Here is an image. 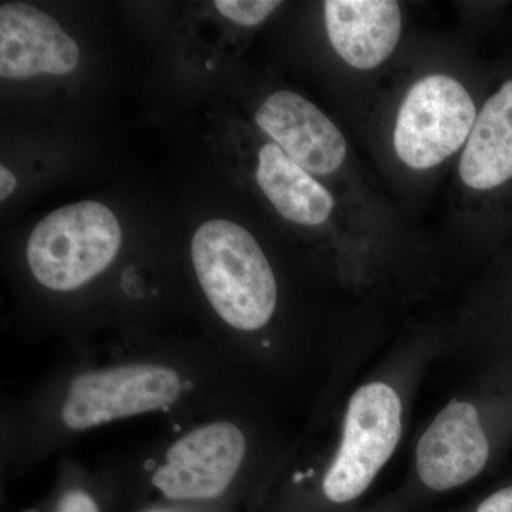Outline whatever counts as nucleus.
<instances>
[{
  "label": "nucleus",
  "instance_id": "obj_5",
  "mask_svg": "<svg viewBox=\"0 0 512 512\" xmlns=\"http://www.w3.org/2000/svg\"><path fill=\"white\" fill-rule=\"evenodd\" d=\"M180 393V376L170 367L127 365L84 373L73 380L62 417L70 429H92L110 421L167 409Z\"/></svg>",
  "mask_w": 512,
  "mask_h": 512
},
{
  "label": "nucleus",
  "instance_id": "obj_1",
  "mask_svg": "<svg viewBox=\"0 0 512 512\" xmlns=\"http://www.w3.org/2000/svg\"><path fill=\"white\" fill-rule=\"evenodd\" d=\"M191 258L208 302L229 326L256 330L271 320L278 285L251 232L237 222H205L192 238Z\"/></svg>",
  "mask_w": 512,
  "mask_h": 512
},
{
  "label": "nucleus",
  "instance_id": "obj_8",
  "mask_svg": "<svg viewBox=\"0 0 512 512\" xmlns=\"http://www.w3.org/2000/svg\"><path fill=\"white\" fill-rule=\"evenodd\" d=\"M488 456L490 444L476 407L453 400L420 437L417 474L427 488L443 493L476 478Z\"/></svg>",
  "mask_w": 512,
  "mask_h": 512
},
{
  "label": "nucleus",
  "instance_id": "obj_4",
  "mask_svg": "<svg viewBox=\"0 0 512 512\" xmlns=\"http://www.w3.org/2000/svg\"><path fill=\"white\" fill-rule=\"evenodd\" d=\"M403 430V404L389 384L373 382L357 389L346 410L338 454L323 478V493L348 504L367 488L392 458Z\"/></svg>",
  "mask_w": 512,
  "mask_h": 512
},
{
  "label": "nucleus",
  "instance_id": "obj_12",
  "mask_svg": "<svg viewBox=\"0 0 512 512\" xmlns=\"http://www.w3.org/2000/svg\"><path fill=\"white\" fill-rule=\"evenodd\" d=\"M256 183L272 207L286 221L303 227H320L336 211L332 192L315 175L293 163L274 143L259 148Z\"/></svg>",
  "mask_w": 512,
  "mask_h": 512
},
{
  "label": "nucleus",
  "instance_id": "obj_14",
  "mask_svg": "<svg viewBox=\"0 0 512 512\" xmlns=\"http://www.w3.org/2000/svg\"><path fill=\"white\" fill-rule=\"evenodd\" d=\"M57 512H99L93 498L83 491H72L64 495Z\"/></svg>",
  "mask_w": 512,
  "mask_h": 512
},
{
  "label": "nucleus",
  "instance_id": "obj_16",
  "mask_svg": "<svg viewBox=\"0 0 512 512\" xmlns=\"http://www.w3.org/2000/svg\"><path fill=\"white\" fill-rule=\"evenodd\" d=\"M16 177L12 171L8 170L5 165L0 167V200L5 201L6 198L15 191Z\"/></svg>",
  "mask_w": 512,
  "mask_h": 512
},
{
  "label": "nucleus",
  "instance_id": "obj_11",
  "mask_svg": "<svg viewBox=\"0 0 512 512\" xmlns=\"http://www.w3.org/2000/svg\"><path fill=\"white\" fill-rule=\"evenodd\" d=\"M457 173L468 191L512 195V73L500 80L478 109Z\"/></svg>",
  "mask_w": 512,
  "mask_h": 512
},
{
  "label": "nucleus",
  "instance_id": "obj_7",
  "mask_svg": "<svg viewBox=\"0 0 512 512\" xmlns=\"http://www.w3.org/2000/svg\"><path fill=\"white\" fill-rule=\"evenodd\" d=\"M255 121L293 163L312 175L335 174L348 160L345 134L301 94H269L256 110Z\"/></svg>",
  "mask_w": 512,
  "mask_h": 512
},
{
  "label": "nucleus",
  "instance_id": "obj_9",
  "mask_svg": "<svg viewBox=\"0 0 512 512\" xmlns=\"http://www.w3.org/2000/svg\"><path fill=\"white\" fill-rule=\"evenodd\" d=\"M80 60L76 40L52 16L26 3L0 6V76L22 80L72 73Z\"/></svg>",
  "mask_w": 512,
  "mask_h": 512
},
{
  "label": "nucleus",
  "instance_id": "obj_2",
  "mask_svg": "<svg viewBox=\"0 0 512 512\" xmlns=\"http://www.w3.org/2000/svg\"><path fill=\"white\" fill-rule=\"evenodd\" d=\"M121 239L119 221L106 205H66L43 218L30 234L29 268L46 288L73 291L109 268Z\"/></svg>",
  "mask_w": 512,
  "mask_h": 512
},
{
  "label": "nucleus",
  "instance_id": "obj_13",
  "mask_svg": "<svg viewBox=\"0 0 512 512\" xmlns=\"http://www.w3.org/2000/svg\"><path fill=\"white\" fill-rule=\"evenodd\" d=\"M282 3L278 0H217L215 8L225 19L237 25L252 26L265 22Z\"/></svg>",
  "mask_w": 512,
  "mask_h": 512
},
{
  "label": "nucleus",
  "instance_id": "obj_15",
  "mask_svg": "<svg viewBox=\"0 0 512 512\" xmlns=\"http://www.w3.org/2000/svg\"><path fill=\"white\" fill-rule=\"evenodd\" d=\"M476 512H512V485L485 498Z\"/></svg>",
  "mask_w": 512,
  "mask_h": 512
},
{
  "label": "nucleus",
  "instance_id": "obj_10",
  "mask_svg": "<svg viewBox=\"0 0 512 512\" xmlns=\"http://www.w3.org/2000/svg\"><path fill=\"white\" fill-rule=\"evenodd\" d=\"M323 22L330 46L360 72L379 69L403 33V10L394 0H326Z\"/></svg>",
  "mask_w": 512,
  "mask_h": 512
},
{
  "label": "nucleus",
  "instance_id": "obj_3",
  "mask_svg": "<svg viewBox=\"0 0 512 512\" xmlns=\"http://www.w3.org/2000/svg\"><path fill=\"white\" fill-rule=\"evenodd\" d=\"M478 107L466 84L446 73L420 77L404 94L394 119L392 144L409 170L439 168L466 146Z\"/></svg>",
  "mask_w": 512,
  "mask_h": 512
},
{
  "label": "nucleus",
  "instance_id": "obj_6",
  "mask_svg": "<svg viewBox=\"0 0 512 512\" xmlns=\"http://www.w3.org/2000/svg\"><path fill=\"white\" fill-rule=\"evenodd\" d=\"M245 450L247 441L235 424L198 427L170 447L153 484L171 500H210L227 490Z\"/></svg>",
  "mask_w": 512,
  "mask_h": 512
}]
</instances>
